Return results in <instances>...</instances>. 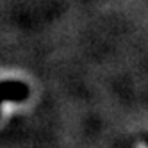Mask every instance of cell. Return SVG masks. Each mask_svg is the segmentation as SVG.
Listing matches in <instances>:
<instances>
[{
    "label": "cell",
    "instance_id": "obj_1",
    "mask_svg": "<svg viewBox=\"0 0 148 148\" xmlns=\"http://www.w3.org/2000/svg\"><path fill=\"white\" fill-rule=\"evenodd\" d=\"M29 97V86L23 82H16V80H5L0 82V103L4 100H14V102H22Z\"/></svg>",
    "mask_w": 148,
    "mask_h": 148
}]
</instances>
